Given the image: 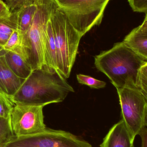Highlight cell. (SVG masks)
<instances>
[{
	"label": "cell",
	"instance_id": "obj_1",
	"mask_svg": "<svg viewBox=\"0 0 147 147\" xmlns=\"http://www.w3.org/2000/svg\"><path fill=\"white\" fill-rule=\"evenodd\" d=\"M70 92L74 90L66 79L56 70L44 65L32 71L10 100L14 104L44 107L63 102Z\"/></svg>",
	"mask_w": 147,
	"mask_h": 147
},
{
	"label": "cell",
	"instance_id": "obj_2",
	"mask_svg": "<svg viewBox=\"0 0 147 147\" xmlns=\"http://www.w3.org/2000/svg\"><path fill=\"white\" fill-rule=\"evenodd\" d=\"M147 63V59L136 54L123 42L115 43L111 49L95 57L96 68L107 75L117 89L129 88L138 91V73Z\"/></svg>",
	"mask_w": 147,
	"mask_h": 147
},
{
	"label": "cell",
	"instance_id": "obj_3",
	"mask_svg": "<svg viewBox=\"0 0 147 147\" xmlns=\"http://www.w3.org/2000/svg\"><path fill=\"white\" fill-rule=\"evenodd\" d=\"M56 46L58 72L70 77L82 36L74 28L54 1L50 15Z\"/></svg>",
	"mask_w": 147,
	"mask_h": 147
},
{
	"label": "cell",
	"instance_id": "obj_4",
	"mask_svg": "<svg viewBox=\"0 0 147 147\" xmlns=\"http://www.w3.org/2000/svg\"><path fill=\"white\" fill-rule=\"evenodd\" d=\"M37 9L29 28L21 40L23 55L32 70L45 65V42L47 21L54 0H36Z\"/></svg>",
	"mask_w": 147,
	"mask_h": 147
},
{
	"label": "cell",
	"instance_id": "obj_5",
	"mask_svg": "<svg viewBox=\"0 0 147 147\" xmlns=\"http://www.w3.org/2000/svg\"><path fill=\"white\" fill-rule=\"evenodd\" d=\"M70 23L83 37L100 25L110 0H54Z\"/></svg>",
	"mask_w": 147,
	"mask_h": 147
},
{
	"label": "cell",
	"instance_id": "obj_6",
	"mask_svg": "<svg viewBox=\"0 0 147 147\" xmlns=\"http://www.w3.org/2000/svg\"><path fill=\"white\" fill-rule=\"evenodd\" d=\"M1 147H92L89 143L67 131L47 128L38 134L14 136Z\"/></svg>",
	"mask_w": 147,
	"mask_h": 147
},
{
	"label": "cell",
	"instance_id": "obj_7",
	"mask_svg": "<svg viewBox=\"0 0 147 147\" xmlns=\"http://www.w3.org/2000/svg\"><path fill=\"white\" fill-rule=\"evenodd\" d=\"M117 89L121 116L133 142L147 125V98L140 92L129 88Z\"/></svg>",
	"mask_w": 147,
	"mask_h": 147
},
{
	"label": "cell",
	"instance_id": "obj_8",
	"mask_svg": "<svg viewBox=\"0 0 147 147\" xmlns=\"http://www.w3.org/2000/svg\"><path fill=\"white\" fill-rule=\"evenodd\" d=\"M43 106L16 104L10 115L12 129L16 136L38 134L46 128Z\"/></svg>",
	"mask_w": 147,
	"mask_h": 147
},
{
	"label": "cell",
	"instance_id": "obj_9",
	"mask_svg": "<svg viewBox=\"0 0 147 147\" xmlns=\"http://www.w3.org/2000/svg\"><path fill=\"white\" fill-rule=\"evenodd\" d=\"M5 51L0 53V94L10 100L25 80L15 75L9 67L5 57Z\"/></svg>",
	"mask_w": 147,
	"mask_h": 147
},
{
	"label": "cell",
	"instance_id": "obj_10",
	"mask_svg": "<svg viewBox=\"0 0 147 147\" xmlns=\"http://www.w3.org/2000/svg\"><path fill=\"white\" fill-rule=\"evenodd\" d=\"M123 42L136 54L147 59V14L142 24L134 28Z\"/></svg>",
	"mask_w": 147,
	"mask_h": 147
},
{
	"label": "cell",
	"instance_id": "obj_11",
	"mask_svg": "<svg viewBox=\"0 0 147 147\" xmlns=\"http://www.w3.org/2000/svg\"><path fill=\"white\" fill-rule=\"evenodd\" d=\"M134 144L122 119L110 128L100 147H131Z\"/></svg>",
	"mask_w": 147,
	"mask_h": 147
},
{
	"label": "cell",
	"instance_id": "obj_12",
	"mask_svg": "<svg viewBox=\"0 0 147 147\" xmlns=\"http://www.w3.org/2000/svg\"><path fill=\"white\" fill-rule=\"evenodd\" d=\"M4 55L7 63L13 73L20 78L26 79L28 78L33 70L23 56L14 52L7 51Z\"/></svg>",
	"mask_w": 147,
	"mask_h": 147
},
{
	"label": "cell",
	"instance_id": "obj_13",
	"mask_svg": "<svg viewBox=\"0 0 147 147\" xmlns=\"http://www.w3.org/2000/svg\"><path fill=\"white\" fill-rule=\"evenodd\" d=\"M37 9L36 0L29 6L17 10V31L21 39L29 28Z\"/></svg>",
	"mask_w": 147,
	"mask_h": 147
},
{
	"label": "cell",
	"instance_id": "obj_14",
	"mask_svg": "<svg viewBox=\"0 0 147 147\" xmlns=\"http://www.w3.org/2000/svg\"><path fill=\"white\" fill-rule=\"evenodd\" d=\"M45 63L46 65L58 71L56 46L50 16L47 25Z\"/></svg>",
	"mask_w": 147,
	"mask_h": 147
},
{
	"label": "cell",
	"instance_id": "obj_15",
	"mask_svg": "<svg viewBox=\"0 0 147 147\" xmlns=\"http://www.w3.org/2000/svg\"><path fill=\"white\" fill-rule=\"evenodd\" d=\"M14 136L11 126L10 117L7 118L0 117V147Z\"/></svg>",
	"mask_w": 147,
	"mask_h": 147
},
{
	"label": "cell",
	"instance_id": "obj_16",
	"mask_svg": "<svg viewBox=\"0 0 147 147\" xmlns=\"http://www.w3.org/2000/svg\"><path fill=\"white\" fill-rule=\"evenodd\" d=\"M21 40V38L17 30L15 31L9 36L7 41L3 46V49L5 51H12L19 53L24 57L22 47Z\"/></svg>",
	"mask_w": 147,
	"mask_h": 147
},
{
	"label": "cell",
	"instance_id": "obj_17",
	"mask_svg": "<svg viewBox=\"0 0 147 147\" xmlns=\"http://www.w3.org/2000/svg\"><path fill=\"white\" fill-rule=\"evenodd\" d=\"M77 79L79 84L89 86L91 89H101L106 86V83L94 78L92 77L83 74H77Z\"/></svg>",
	"mask_w": 147,
	"mask_h": 147
},
{
	"label": "cell",
	"instance_id": "obj_18",
	"mask_svg": "<svg viewBox=\"0 0 147 147\" xmlns=\"http://www.w3.org/2000/svg\"><path fill=\"white\" fill-rule=\"evenodd\" d=\"M136 86L138 91L147 98V63L139 70Z\"/></svg>",
	"mask_w": 147,
	"mask_h": 147
},
{
	"label": "cell",
	"instance_id": "obj_19",
	"mask_svg": "<svg viewBox=\"0 0 147 147\" xmlns=\"http://www.w3.org/2000/svg\"><path fill=\"white\" fill-rule=\"evenodd\" d=\"M14 105V104L9 98L0 94V117H10Z\"/></svg>",
	"mask_w": 147,
	"mask_h": 147
},
{
	"label": "cell",
	"instance_id": "obj_20",
	"mask_svg": "<svg viewBox=\"0 0 147 147\" xmlns=\"http://www.w3.org/2000/svg\"><path fill=\"white\" fill-rule=\"evenodd\" d=\"M35 0H5V3L11 12L17 11L29 6Z\"/></svg>",
	"mask_w": 147,
	"mask_h": 147
},
{
	"label": "cell",
	"instance_id": "obj_21",
	"mask_svg": "<svg viewBox=\"0 0 147 147\" xmlns=\"http://www.w3.org/2000/svg\"><path fill=\"white\" fill-rule=\"evenodd\" d=\"M133 11L147 13V0H128Z\"/></svg>",
	"mask_w": 147,
	"mask_h": 147
},
{
	"label": "cell",
	"instance_id": "obj_22",
	"mask_svg": "<svg viewBox=\"0 0 147 147\" xmlns=\"http://www.w3.org/2000/svg\"><path fill=\"white\" fill-rule=\"evenodd\" d=\"M11 12L5 2L0 0V20L8 17Z\"/></svg>",
	"mask_w": 147,
	"mask_h": 147
},
{
	"label": "cell",
	"instance_id": "obj_23",
	"mask_svg": "<svg viewBox=\"0 0 147 147\" xmlns=\"http://www.w3.org/2000/svg\"><path fill=\"white\" fill-rule=\"evenodd\" d=\"M139 135L142 140V147H147V129L146 127L141 129L139 132Z\"/></svg>",
	"mask_w": 147,
	"mask_h": 147
},
{
	"label": "cell",
	"instance_id": "obj_24",
	"mask_svg": "<svg viewBox=\"0 0 147 147\" xmlns=\"http://www.w3.org/2000/svg\"><path fill=\"white\" fill-rule=\"evenodd\" d=\"M3 51L4 49H3V46L0 45V53L2 52Z\"/></svg>",
	"mask_w": 147,
	"mask_h": 147
},
{
	"label": "cell",
	"instance_id": "obj_25",
	"mask_svg": "<svg viewBox=\"0 0 147 147\" xmlns=\"http://www.w3.org/2000/svg\"><path fill=\"white\" fill-rule=\"evenodd\" d=\"M131 147H135L134 146V144H133V145H132V146H131Z\"/></svg>",
	"mask_w": 147,
	"mask_h": 147
}]
</instances>
